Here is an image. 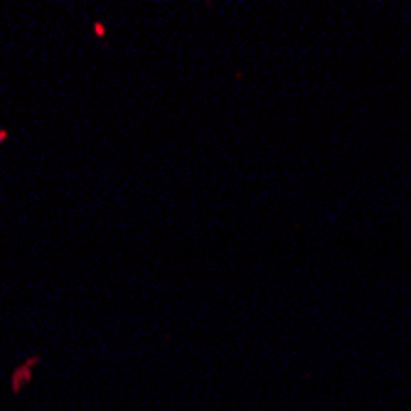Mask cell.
I'll use <instances>...</instances> for the list:
<instances>
[{
    "label": "cell",
    "instance_id": "obj_1",
    "mask_svg": "<svg viewBox=\"0 0 411 411\" xmlns=\"http://www.w3.org/2000/svg\"><path fill=\"white\" fill-rule=\"evenodd\" d=\"M37 362H40V360H37V357H32V360H28V365H25V367H20L17 372H15L13 374V392H20V387H22L25 382H30V369L35 367Z\"/></svg>",
    "mask_w": 411,
    "mask_h": 411
},
{
    "label": "cell",
    "instance_id": "obj_2",
    "mask_svg": "<svg viewBox=\"0 0 411 411\" xmlns=\"http://www.w3.org/2000/svg\"><path fill=\"white\" fill-rule=\"evenodd\" d=\"M94 35H96V37H103V35H106V25H103V22H94Z\"/></svg>",
    "mask_w": 411,
    "mask_h": 411
},
{
    "label": "cell",
    "instance_id": "obj_3",
    "mask_svg": "<svg viewBox=\"0 0 411 411\" xmlns=\"http://www.w3.org/2000/svg\"><path fill=\"white\" fill-rule=\"evenodd\" d=\"M8 135H10L8 128H0V143H5V141H8Z\"/></svg>",
    "mask_w": 411,
    "mask_h": 411
}]
</instances>
